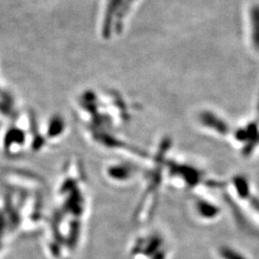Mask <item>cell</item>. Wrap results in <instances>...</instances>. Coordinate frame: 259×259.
I'll return each instance as SVG.
<instances>
[{
  "label": "cell",
  "instance_id": "cell-1",
  "mask_svg": "<svg viewBox=\"0 0 259 259\" xmlns=\"http://www.w3.org/2000/svg\"><path fill=\"white\" fill-rule=\"evenodd\" d=\"M198 119L200 124L204 129L212 132L220 137H227L230 133V125L223 119L221 116L217 115L210 111H204L199 113Z\"/></svg>",
  "mask_w": 259,
  "mask_h": 259
},
{
  "label": "cell",
  "instance_id": "cell-2",
  "mask_svg": "<svg viewBox=\"0 0 259 259\" xmlns=\"http://www.w3.org/2000/svg\"><path fill=\"white\" fill-rule=\"evenodd\" d=\"M195 210L198 217L203 220H214L220 214V209L217 205L204 199H198L195 202Z\"/></svg>",
  "mask_w": 259,
  "mask_h": 259
},
{
  "label": "cell",
  "instance_id": "cell-3",
  "mask_svg": "<svg viewBox=\"0 0 259 259\" xmlns=\"http://www.w3.org/2000/svg\"><path fill=\"white\" fill-rule=\"evenodd\" d=\"M250 44L254 51L259 53V4L253 5L249 11Z\"/></svg>",
  "mask_w": 259,
  "mask_h": 259
},
{
  "label": "cell",
  "instance_id": "cell-4",
  "mask_svg": "<svg viewBox=\"0 0 259 259\" xmlns=\"http://www.w3.org/2000/svg\"><path fill=\"white\" fill-rule=\"evenodd\" d=\"M218 255L221 259H248L240 250L231 246H222L218 249Z\"/></svg>",
  "mask_w": 259,
  "mask_h": 259
}]
</instances>
